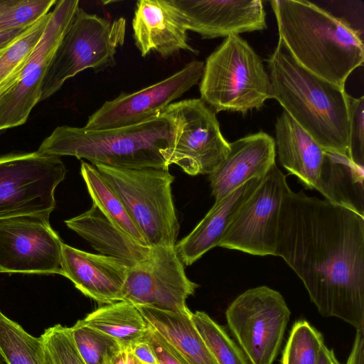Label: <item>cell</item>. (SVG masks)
Here are the masks:
<instances>
[{
  "label": "cell",
  "instance_id": "1",
  "mask_svg": "<svg viewBox=\"0 0 364 364\" xmlns=\"http://www.w3.org/2000/svg\"><path fill=\"white\" fill-rule=\"evenodd\" d=\"M276 253L301 279L323 316L364 331V216L289 188Z\"/></svg>",
  "mask_w": 364,
  "mask_h": 364
},
{
  "label": "cell",
  "instance_id": "2",
  "mask_svg": "<svg viewBox=\"0 0 364 364\" xmlns=\"http://www.w3.org/2000/svg\"><path fill=\"white\" fill-rule=\"evenodd\" d=\"M279 39L294 59L314 75L340 87L364 61L359 32L346 20L308 1H270Z\"/></svg>",
  "mask_w": 364,
  "mask_h": 364
},
{
  "label": "cell",
  "instance_id": "3",
  "mask_svg": "<svg viewBox=\"0 0 364 364\" xmlns=\"http://www.w3.org/2000/svg\"><path fill=\"white\" fill-rule=\"evenodd\" d=\"M271 98L323 149L347 155L348 93L305 69L279 39L267 60Z\"/></svg>",
  "mask_w": 364,
  "mask_h": 364
},
{
  "label": "cell",
  "instance_id": "4",
  "mask_svg": "<svg viewBox=\"0 0 364 364\" xmlns=\"http://www.w3.org/2000/svg\"><path fill=\"white\" fill-rule=\"evenodd\" d=\"M176 129L163 114L136 125L104 130L63 125L43 141L38 151L84 159L94 166L168 169L162 152L171 146Z\"/></svg>",
  "mask_w": 364,
  "mask_h": 364
},
{
  "label": "cell",
  "instance_id": "5",
  "mask_svg": "<svg viewBox=\"0 0 364 364\" xmlns=\"http://www.w3.org/2000/svg\"><path fill=\"white\" fill-rule=\"evenodd\" d=\"M200 99L215 113L245 114L271 98L270 81L259 55L239 35L228 36L207 58Z\"/></svg>",
  "mask_w": 364,
  "mask_h": 364
},
{
  "label": "cell",
  "instance_id": "6",
  "mask_svg": "<svg viewBox=\"0 0 364 364\" xmlns=\"http://www.w3.org/2000/svg\"><path fill=\"white\" fill-rule=\"evenodd\" d=\"M95 166L118 195L149 247L176 245L180 225L171 192L174 176L168 169Z\"/></svg>",
  "mask_w": 364,
  "mask_h": 364
},
{
  "label": "cell",
  "instance_id": "7",
  "mask_svg": "<svg viewBox=\"0 0 364 364\" xmlns=\"http://www.w3.org/2000/svg\"><path fill=\"white\" fill-rule=\"evenodd\" d=\"M125 33L124 18L109 21L79 8L49 65L41 101L53 95L67 80L84 70L99 72L115 65L114 56L124 44Z\"/></svg>",
  "mask_w": 364,
  "mask_h": 364
},
{
  "label": "cell",
  "instance_id": "8",
  "mask_svg": "<svg viewBox=\"0 0 364 364\" xmlns=\"http://www.w3.org/2000/svg\"><path fill=\"white\" fill-rule=\"evenodd\" d=\"M67 170L59 156L38 151L0 156V220L26 215H49L55 191Z\"/></svg>",
  "mask_w": 364,
  "mask_h": 364
},
{
  "label": "cell",
  "instance_id": "9",
  "mask_svg": "<svg viewBox=\"0 0 364 364\" xmlns=\"http://www.w3.org/2000/svg\"><path fill=\"white\" fill-rule=\"evenodd\" d=\"M161 114L176 125L173 141L162 155L190 176L211 174L230 151L215 112L200 98L173 102Z\"/></svg>",
  "mask_w": 364,
  "mask_h": 364
},
{
  "label": "cell",
  "instance_id": "10",
  "mask_svg": "<svg viewBox=\"0 0 364 364\" xmlns=\"http://www.w3.org/2000/svg\"><path fill=\"white\" fill-rule=\"evenodd\" d=\"M291 312L282 295L267 286L249 289L226 310L228 326L252 364H272Z\"/></svg>",
  "mask_w": 364,
  "mask_h": 364
},
{
  "label": "cell",
  "instance_id": "11",
  "mask_svg": "<svg viewBox=\"0 0 364 364\" xmlns=\"http://www.w3.org/2000/svg\"><path fill=\"white\" fill-rule=\"evenodd\" d=\"M79 8L78 0L56 1L41 39L17 79L0 95V131L23 124L41 101L49 65Z\"/></svg>",
  "mask_w": 364,
  "mask_h": 364
},
{
  "label": "cell",
  "instance_id": "12",
  "mask_svg": "<svg viewBox=\"0 0 364 364\" xmlns=\"http://www.w3.org/2000/svg\"><path fill=\"white\" fill-rule=\"evenodd\" d=\"M289 188L276 164L245 201L218 247L259 256H277L281 207Z\"/></svg>",
  "mask_w": 364,
  "mask_h": 364
},
{
  "label": "cell",
  "instance_id": "13",
  "mask_svg": "<svg viewBox=\"0 0 364 364\" xmlns=\"http://www.w3.org/2000/svg\"><path fill=\"white\" fill-rule=\"evenodd\" d=\"M198 287L186 276L175 246H155L146 259L129 269L121 301L184 312L186 299Z\"/></svg>",
  "mask_w": 364,
  "mask_h": 364
},
{
  "label": "cell",
  "instance_id": "14",
  "mask_svg": "<svg viewBox=\"0 0 364 364\" xmlns=\"http://www.w3.org/2000/svg\"><path fill=\"white\" fill-rule=\"evenodd\" d=\"M49 215H26L0 220L2 272L62 275L63 242L53 230Z\"/></svg>",
  "mask_w": 364,
  "mask_h": 364
},
{
  "label": "cell",
  "instance_id": "15",
  "mask_svg": "<svg viewBox=\"0 0 364 364\" xmlns=\"http://www.w3.org/2000/svg\"><path fill=\"white\" fill-rule=\"evenodd\" d=\"M204 63L193 60L155 84L106 101L88 117L85 128L104 130L136 125L156 118L200 80Z\"/></svg>",
  "mask_w": 364,
  "mask_h": 364
},
{
  "label": "cell",
  "instance_id": "16",
  "mask_svg": "<svg viewBox=\"0 0 364 364\" xmlns=\"http://www.w3.org/2000/svg\"><path fill=\"white\" fill-rule=\"evenodd\" d=\"M188 31L203 39L239 35L267 28L260 0H171Z\"/></svg>",
  "mask_w": 364,
  "mask_h": 364
},
{
  "label": "cell",
  "instance_id": "17",
  "mask_svg": "<svg viewBox=\"0 0 364 364\" xmlns=\"http://www.w3.org/2000/svg\"><path fill=\"white\" fill-rule=\"evenodd\" d=\"M135 44L142 56L155 51L162 58L181 50L197 54L188 42V30L171 0H139L132 19Z\"/></svg>",
  "mask_w": 364,
  "mask_h": 364
},
{
  "label": "cell",
  "instance_id": "18",
  "mask_svg": "<svg viewBox=\"0 0 364 364\" xmlns=\"http://www.w3.org/2000/svg\"><path fill=\"white\" fill-rule=\"evenodd\" d=\"M61 269L62 275L84 295L97 303L109 304L122 300L129 268L112 257L63 243Z\"/></svg>",
  "mask_w": 364,
  "mask_h": 364
},
{
  "label": "cell",
  "instance_id": "19",
  "mask_svg": "<svg viewBox=\"0 0 364 364\" xmlns=\"http://www.w3.org/2000/svg\"><path fill=\"white\" fill-rule=\"evenodd\" d=\"M276 144L268 134L259 132L230 143V151L209 175L215 203L219 202L248 181L265 176L275 164Z\"/></svg>",
  "mask_w": 364,
  "mask_h": 364
},
{
  "label": "cell",
  "instance_id": "20",
  "mask_svg": "<svg viewBox=\"0 0 364 364\" xmlns=\"http://www.w3.org/2000/svg\"><path fill=\"white\" fill-rule=\"evenodd\" d=\"M263 177L254 178L228 196L215 203L194 229L176 244L181 260L191 265L205 253L218 246L240 209L259 186Z\"/></svg>",
  "mask_w": 364,
  "mask_h": 364
},
{
  "label": "cell",
  "instance_id": "21",
  "mask_svg": "<svg viewBox=\"0 0 364 364\" xmlns=\"http://www.w3.org/2000/svg\"><path fill=\"white\" fill-rule=\"evenodd\" d=\"M100 254L121 262L129 268L146 259L151 247L144 246L116 225L92 203L87 211L65 221Z\"/></svg>",
  "mask_w": 364,
  "mask_h": 364
},
{
  "label": "cell",
  "instance_id": "22",
  "mask_svg": "<svg viewBox=\"0 0 364 364\" xmlns=\"http://www.w3.org/2000/svg\"><path fill=\"white\" fill-rule=\"evenodd\" d=\"M279 160L306 188L316 189L323 164V149L285 111L275 123Z\"/></svg>",
  "mask_w": 364,
  "mask_h": 364
},
{
  "label": "cell",
  "instance_id": "23",
  "mask_svg": "<svg viewBox=\"0 0 364 364\" xmlns=\"http://www.w3.org/2000/svg\"><path fill=\"white\" fill-rule=\"evenodd\" d=\"M146 323L188 364H218L191 319V311L172 312L136 306Z\"/></svg>",
  "mask_w": 364,
  "mask_h": 364
},
{
  "label": "cell",
  "instance_id": "24",
  "mask_svg": "<svg viewBox=\"0 0 364 364\" xmlns=\"http://www.w3.org/2000/svg\"><path fill=\"white\" fill-rule=\"evenodd\" d=\"M364 172L345 154L325 150L316 190L326 200L364 216Z\"/></svg>",
  "mask_w": 364,
  "mask_h": 364
},
{
  "label": "cell",
  "instance_id": "25",
  "mask_svg": "<svg viewBox=\"0 0 364 364\" xmlns=\"http://www.w3.org/2000/svg\"><path fill=\"white\" fill-rule=\"evenodd\" d=\"M82 322L115 339L124 349L142 341L149 325L133 304L119 301L87 314Z\"/></svg>",
  "mask_w": 364,
  "mask_h": 364
},
{
  "label": "cell",
  "instance_id": "26",
  "mask_svg": "<svg viewBox=\"0 0 364 364\" xmlns=\"http://www.w3.org/2000/svg\"><path fill=\"white\" fill-rule=\"evenodd\" d=\"M80 173L92 203L132 238L144 246L149 247L121 199L98 169L91 164L82 161Z\"/></svg>",
  "mask_w": 364,
  "mask_h": 364
},
{
  "label": "cell",
  "instance_id": "27",
  "mask_svg": "<svg viewBox=\"0 0 364 364\" xmlns=\"http://www.w3.org/2000/svg\"><path fill=\"white\" fill-rule=\"evenodd\" d=\"M50 12L41 17L22 34L0 50V95L20 75L23 66L41 39Z\"/></svg>",
  "mask_w": 364,
  "mask_h": 364
},
{
  "label": "cell",
  "instance_id": "28",
  "mask_svg": "<svg viewBox=\"0 0 364 364\" xmlns=\"http://www.w3.org/2000/svg\"><path fill=\"white\" fill-rule=\"evenodd\" d=\"M0 355L6 364H44L42 338L0 311Z\"/></svg>",
  "mask_w": 364,
  "mask_h": 364
},
{
  "label": "cell",
  "instance_id": "29",
  "mask_svg": "<svg viewBox=\"0 0 364 364\" xmlns=\"http://www.w3.org/2000/svg\"><path fill=\"white\" fill-rule=\"evenodd\" d=\"M73 343L85 364H112L124 349L111 336L77 321L70 328Z\"/></svg>",
  "mask_w": 364,
  "mask_h": 364
},
{
  "label": "cell",
  "instance_id": "30",
  "mask_svg": "<svg viewBox=\"0 0 364 364\" xmlns=\"http://www.w3.org/2000/svg\"><path fill=\"white\" fill-rule=\"evenodd\" d=\"M191 319L218 364H249L241 349L206 313L191 312Z\"/></svg>",
  "mask_w": 364,
  "mask_h": 364
},
{
  "label": "cell",
  "instance_id": "31",
  "mask_svg": "<svg viewBox=\"0 0 364 364\" xmlns=\"http://www.w3.org/2000/svg\"><path fill=\"white\" fill-rule=\"evenodd\" d=\"M322 334L306 321L296 322L283 350L282 364H316L322 346Z\"/></svg>",
  "mask_w": 364,
  "mask_h": 364
},
{
  "label": "cell",
  "instance_id": "32",
  "mask_svg": "<svg viewBox=\"0 0 364 364\" xmlns=\"http://www.w3.org/2000/svg\"><path fill=\"white\" fill-rule=\"evenodd\" d=\"M44 364H85L70 335V328L56 324L41 335Z\"/></svg>",
  "mask_w": 364,
  "mask_h": 364
},
{
  "label": "cell",
  "instance_id": "33",
  "mask_svg": "<svg viewBox=\"0 0 364 364\" xmlns=\"http://www.w3.org/2000/svg\"><path fill=\"white\" fill-rule=\"evenodd\" d=\"M55 0H18L0 15V33L26 28L48 14Z\"/></svg>",
  "mask_w": 364,
  "mask_h": 364
},
{
  "label": "cell",
  "instance_id": "34",
  "mask_svg": "<svg viewBox=\"0 0 364 364\" xmlns=\"http://www.w3.org/2000/svg\"><path fill=\"white\" fill-rule=\"evenodd\" d=\"M349 112L348 157L358 166L364 163V97L348 95Z\"/></svg>",
  "mask_w": 364,
  "mask_h": 364
},
{
  "label": "cell",
  "instance_id": "35",
  "mask_svg": "<svg viewBox=\"0 0 364 364\" xmlns=\"http://www.w3.org/2000/svg\"><path fill=\"white\" fill-rule=\"evenodd\" d=\"M144 339L150 344L158 364H188L166 339L149 325Z\"/></svg>",
  "mask_w": 364,
  "mask_h": 364
},
{
  "label": "cell",
  "instance_id": "36",
  "mask_svg": "<svg viewBox=\"0 0 364 364\" xmlns=\"http://www.w3.org/2000/svg\"><path fill=\"white\" fill-rule=\"evenodd\" d=\"M142 364H158L150 344L144 339L134 343L129 349Z\"/></svg>",
  "mask_w": 364,
  "mask_h": 364
},
{
  "label": "cell",
  "instance_id": "37",
  "mask_svg": "<svg viewBox=\"0 0 364 364\" xmlns=\"http://www.w3.org/2000/svg\"><path fill=\"white\" fill-rule=\"evenodd\" d=\"M346 364H364V331H356V335Z\"/></svg>",
  "mask_w": 364,
  "mask_h": 364
},
{
  "label": "cell",
  "instance_id": "38",
  "mask_svg": "<svg viewBox=\"0 0 364 364\" xmlns=\"http://www.w3.org/2000/svg\"><path fill=\"white\" fill-rule=\"evenodd\" d=\"M316 364H341L336 358L333 350L323 344L321 347L318 360Z\"/></svg>",
  "mask_w": 364,
  "mask_h": 364
},
{
  "label": "cell",
  "instance_id": "39",
  "mask_svg": "<svg viewBox=\"0 0 364 364\" xmlns=\"http://www.w3.org/2000/svg\"><path fill=\"white\" fill-rule=\"evenodd\" d=\"M29 27L26 28H21V29H17V30H13V31L0 33V50L2 49L3 48H4L6 46H7L9 43H11L12 41H14L16 38L19 36L21 34H22Z\"/></svg>",
  "mask_w": 364,
  "mask_h": 364
},
{
  "label": "cell",
  "instance_id": "40",
  "mask_svg": "<svg viewBox=\"0 0 364 364\" xmlns=\"http://www.w3.org/2000/svg\"><path fill=\"white\" fill-rule=\"evenodd\" d=\"M112 364H127V349H122L119 353Z\"/></svg>",
  "mask_w": 364,
  "mask_h": 364
},
{
  "label": "cell",
  "instance_id": "41",
  "mask_svg": "<svg viewBox=\"0 0 364 364\" xmlns=\"http://www.w3.org/2000/svg\"><path fill=\"white\" fill-rule=\"evenodd\" d=\"M18 0H0V15L8 8L13 6Z\"/></svg>",
  "mask_w": 364,
  "mask_h": 364
},
{
  "label": "cell",
  "instance_id": "42",
  "mask_svg": "<svg viewBox=\"0 0 364 364\" xmlns=\"http://www.w3.org/2000/svg\"><path fill=\"white\" fill-rule=\"evenodd\" d=\"M127 364H142L129 350H127Z\"/></svg>",
  "mask_w": 364,
  "mask_h": 364
},
{
  "label": "cell",
  "instance_id": "43",
  "mask_svg": "<svg viewBox=\"0 0 364 364\" xmlns=\"http://www.w3.org/2000/svg\"><path fill=\"white\" fill-rule=\"evenodd\" d=\"M0 272H2L1 269H0Z\"/></svg>",
  "mask_w": 364,
  "mask_h": 364
},
{
  "label": "cell",
  "instance_id": "44",
  "mask_svg": "<svg viewBox=\"0 0 364 364\" xmlns=\"http://www.w3.org/2000/svg\"><path fill=\"white\" fill-rule=\"evenodd\" d=\"M0 364H1V361H0Z\"/></svg>",
  "mask_w": 364,
  "mask_h": 364
}]
</instances>
